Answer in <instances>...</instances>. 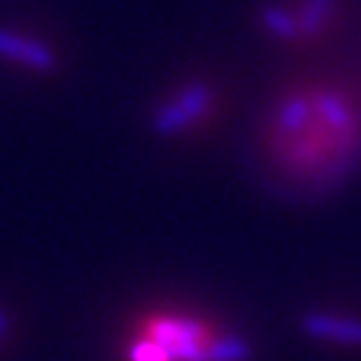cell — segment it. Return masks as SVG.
Instances as JSON below:
<instances>
[{"label":"cell","mask_w":361,"mask_h":361,"mask_svg":"<svg viewBox=\"0 0 361 361\" xmlns=\"http://www.w3.org/2000/svg\"><path fill=\"white\" fill-rule=\"evenodd\" d=\"M302 332L316 340H332L343 345H361V322L359 319H345L335 313H322V310H310L302 316Z\"/></svg>","instance_id":"277c9868"},{"label":"cell","mask_w":361,"mask_h":361,"mask_svg":"<svg viewBox=\"0 0 361 361\" xmlns=\"http://www.w3.org/2000/svg\"><path fill=\"white\" fill-rule=\"evenodd\" d=\"M313 113V104H310V97L305 94H292L281 107H279V116H276V123L284 134H297L308 126V118Z\"/></svg>","instance_id":"52a82bcc"},{"label":"cell","mask_w":361,"mask_h":361,"mask_svg":"<svg viewBox=\"0 0 361 361\" xmlns=\"http://www.w3.org/2000/svg\"><path fill=\"white\" fill-rule=\"evenodd\" d=\"M332 8H335V0H305L302 11L297 16L300 38H319L324 27L329 25Z\"/></svg>","instance_id":"ba28073f"},{"label":"cell","mask_w":361,"mask_h":361,"mask_svg":"<svg viewBox=\"0 0 361 361\" xmlns=\"http://www.w3.org/2000/svg\"><path fill=\"white\" fill-rule=\"evenodd\" d=\"M310 104H313V113L329 123V129L340 131V134H348L350 131L353 113H350V107L337 94H332V91H316L310 97Z\"/></svg>","instance_id":"5b68a950"},{"label":"cell","mask_w":361,"mask_h":361,"mask_svg":"<svg viewBox=\"0 0 361 361\" xmlns=\"http://www.w3.org/2000/svg\"><path fill=\"white\" fill-rule=\"evenodd\" d=\"M259 25L265 27V32L279 40H300V25L297 16L286 11L284 6L268 3L259 8Z\"/></svg>","instance_id":"8992f818"},{"label":"cell","mask_w":361,"mask_h":361,"mask_svg":"<svg viewBox=\"0 0 361 361\" xmlns=\"http://www.w3.org/2000/svg\"><path fill=\"white\" fill-rule=\"evenodd\" d=\"M212 107H214V89L204 80H195L182 86L169 102L155 110L150 129L161 140H174L193 126H201V121L212 113Z\"/></svg>","instance_id":"7a4b0ae2"},{"label":"cell","mask_w":361,"mask_h":361,"mask_svg":"<svg viewBox=\"0 0 361 361\" xmlns=\"http://www.w3.org/2000/svg\"><path fill=\"white\" fill-rule=\"evenodd\" d=\"M212 337L193 319H153L131 343L129 361H209Z\"/></svg>","instance_id":"6da1fadb"},{"label":"cell","mask_w":361,"mask_h":361,"mask_svg":"<svg viewBox=\"0 0 361 361\" xmlns=\"http://www.w3.org/2000/svg\"><path fill=\"white\" fill-rule=\"evenodd\" d=\"M0 59L16 62L19 67L38 75H54L59 70V54L54 46L30 35H19L6 27H0Z\"/></svg>","instance_id":"3957f363"}]
</instances>
